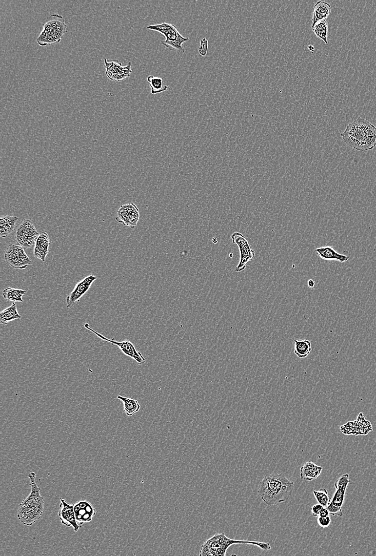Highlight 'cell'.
I'll list each match as a JSON object with an SVG mask.
<instances>
[{"label": "cell", "mask_w": 376, "mask_h": 556, "mask_svg": "<svg viewBox=\"0 0 376 556\" xmlns=\"http://www.w3.org/2000/svg\"><path fill=\"white\" fill-rule=\"evenodd\" d=\"M295 483L284 474H267L260 482L258 494L269 506L287 501L294 490Z\"/></svg>", "instance_id": "6da1fadb"}, {"label": "cell", "mask_w": 376, "mask_h": 556, "mask_svg": "<svg viewBox=\"0 0 376 556\" xmlns=\"http://www.w3.org/2000/svg\"><path fill=\"white\" fill-rule=\"evenodd\" d=\"M30 480L31 492L20 504L18 517L22 524L31 526L40 519L44 512V499L40 488L36 482V474L33 472L28 475Z\"/></svg>", "instance_id": "7a4b0ae2"}, {"label": "cell", "mask_w": 376, "mask_h": 556, "mask_svg": "<svg viewBox=\"0 0 376 556\" xmlns=\"http://www.w3.org/2000/svg\"><path fill=\"white\" fill-rule=\"evenodd\" d=\"M236 544H252L259 547L264 551L271 550L268 543L233 540L228 537L224 533H218L207 540L201 546L200 556H224L228 548Z\"/></svg>", "instance_id": "3957f363"}, {"label": "cell", "mask_w": 376, "mask_h": 556, "mask_svg": "<svg viewBox=\"0 0 376 556\" xmlns=\"http://www.w3.org/2000/svg\"><path fill=\"white\" fill-rule=\"evenodd\" d=\"M372 124L361 117L346 127L340 136L351 148L361 151L368 150L367 137L368 128Z\"/></svg>", "instance_id": "277c9868"}, {"label": "cell", "mask_w": 376, "mask_h": 556, "mask_svg": "<svg viewBox=\"0 0 376 556\" xmlns=\"http://www.w3.org/2000/svg\"><path fill=\"white\" fill-rule=\"evenodd\" d=\"M67 25L62 16L53 14L43 25V30L37 39L40 46L59 43L67 32Z\"/></svg>", "instance_id": "5b68a950"}, {"label": "cell", "mask_w": 376, "mask_h": 556, "mask_svg": "<svg viewBox=\"0 0 376 556\" xmlns=\"http://www.w3.org/2000/svg\"><path fill=\"white\" fill-rule=\"evenodd\" d=\"M84 327L90 331H91L92 333L98 336L101 340L107 341L112 345L117 346L119 348L123 354L132 358L134 361H136L138 364L141 365L146 362V359L142 354V353L139 352L137 350L136 346L134 345L131 341L125 340L119 342L115 340V339H109L92 329L87 323L84 324Z\"/></svg>", "instance_id": "8992f818"}, {"label": "cell", "mask_w": 376, "mask_h": 556, "mask_svg": "<svg viewBox=\"0 0 376 556\" xmlns=\"http://www.w3.org/2000/svg\"><path fill=\"white\" fill-rule=\"evenodd\" d=\"M24 249L18 244L9 245L4 254L8 265L19 269H25L31 265L32 260L26 254Z\"/></svg>", "instance_id": "52a82bcc"}, {"label": "cell", "mask_w": 376, "mask_h": 556, "mask_svg": "<svg viewBox=\"0 0 376 556\" xmlns=\"http://www.w3.org/2000/svg\"><path fill=\"white\" fill-rule=\"evenodd\" d=\"M39 235L35 225L26 218L22 220L15 233L17 243L26 249L31 248L36 244Z\"/></svg>", "instance_id": "ba28073f"}, {"label": "cell", "mask_w": 376, "mask_h": 556, "mask_svg": "<svg viewBox=\"0 0 376 556\" xmlns=\"http://www.w3.org/2000/svg\"><path fill=\"white\" fill-rule=\"evenodd\" d=\"M231 238L233 243L238 246L240 251V261L235 269L236 272H239L244 271L247 264L254 259L255 251L251 248L249 241L242 233H234Z\"/></svg>", "instance_id": "9c48e42d"}, {"label": "cell", "mask_w": 376, "mask_h": 556, "mask_svg": "<svg viewBox=\"0 0 376 556\" xmlns=\"http://www.w3.org/2000/svg\"><path fill=\"white\" fill-rule=\"evenodd\" d=\"M117 213L116 220L118 222L132 228L137 226L139 219V211L136 205L130 203L122 205Z\"/></svg>", "instance_id": "30bf717a"}, {"label": "cell", "mask_w": 376, "mask_h": 556, "mask_svg": "<svg viewBox=\"0 0 376 556\" xmlns=\"http://www.w3.org/2000/svg\"><path fill=\"white\" fill-rule=\"evenodd\" d=\"M97 279V277L91 274L78 283L74 290L66 297L67 308H72L76 303L79 301L81 297L91 288L92 285Z\"/></svg>", "instance_id": "8fae6325"}, {"label": "cell", "mask_w": 376, "mask_h": 556, "mask_svg": "<svg viewBox=\"0 0 376 556\" xmlns=\"http://www.w3.org/2000/svg\"><path fill=\"white\" fill-rule=\"evenodd\" d=\"M106 74L112 81H120L125 78L130 77L131 62L126 67H122L119 61L109 62L104 59Z\"/></svg>", "instance_id": "7c38bea8"}, {"label": "cell", "mask_w": 376, "mask_h": 556, "mask_svg": "<svg viewBox=\"0 0 376 556\" xmlns=\"http://www.w3.org/2000/svg\"><path fill=\"white\" fill-rule=\"evenodd\" d=\"M74 509L77 523L81 527L85 523L92 521L97 514L92 504L86 500H81L74 504Z\"/></svg>", "instance_id": "4fadbf2b"}, {"label": "cell", "mask_w": 376, "mask_h": 556, "mask_svg": "<svg viewBox=\"0 0 376 556\" xmlns=\"http://www.w3.org/2000/svg\"><path fill=\"white\" fill-rule=\"evenodd\" d=\"M59 515L63 525L67 527H72L76 532L80 529L81 526L78 524L76 518L74 504L66 502L63 498H60Z\"/></svg>", "instance_id": "5bb4252c"}, {"label": "cell", "mask_w": 376, "mask_h": 556, "mask_svg": "<svg viewBox=\"0 0 376 556\" xmlns=\"http://www.w3.org/2000/svg\"><path fill=\"white\" fill-rule=\"evenodd\" d=\"M351 480L349 474L340 476L335 484L336 491L330 504L338 507H342L344 503L346 491Z\"/></svg>", "instance_id": "9a60e30c"}, {"label": "cell", "mask_w": 376, "mask_h": 556, "mask_svg": "<svg viewBox=\"0 0 376 556\" xmlns=\"http://www.w3.org/2000/svg\"><path fill=\"white\" fill-rule=\"evenodd\" d=\"M50 244L48 234L46 232H41L37 239L34 248V256L43 262L46 261L49 252Z\"/></svg>", "instance_id": "2e32d148"}, {"label": "cell", "mask_w": 376, "mask_h": 556, "mask_svg": "<svg viewBox=\"0 0 376 556\" xmlns=\"http://www.w3.org/2000/svg\"><path fill=\"white\" fill-rule=\"evenodd\" d=\"M316 251L319 257L325 261L344 263L350 258L349 256L339 253L332 246L322 247L316 249Z\"/></svg>", "instance_id": "e0dca14e"}, {"label": "cell", "mask_w": 376, "mask_h": 556, "mask_svg": "<svg viewBox=\"0 0 376 556\" xmlns=\"http://www.w3.org/2000/svg\"><path fill=\"white\" fill-rule=\"evenodd\" d=\"M323 467L312 462L306 463L300 469L301 479L307 481L316 480L320 475Z\"/></svg>", "instance_id": "ac0fdd59"}, {"label": "cell", "mask_w": 376, "mask_h": 556, "mask_svg": "<svg viewBox=\"0 0 376 556\" xmlns=\"http://www.w3.org/2000/svg\"><path fill=\"white\" fill-rule=\"evenodd\" d=\"M330 13L331 5L329 3L322 1H318L315 5V8H314L312 20V28H313L317 22L323 20H326Z\"/></svg>", "instance_id": "d6986e66"}, {"label": "cell", "mask_w": 376, "mask_h": 556, "mask_svg": "<svg viewBox=\"0 0 376 556\" xmlns=\"http://www.w3.org/2000/svg\"><path fill=\"white\" fill-rule=\"evenodd\" d=\"M19 218L16 216H4L0 218V235L3 238L8 237L14 231Z\"/></svg>", "instance_id": "ffe728a7"}, {"label": "cell", "mask_w": 376, "mask_h": 556, "mask_svg": "<svg viewBox=\"0 0 376 556\" xmlns=\"http://www.w3.org/2000/svg\"><path fill=\"white\" fill-rule=\"evenodd\" d=\"M117 398L123 403V410L128 417L133 416L134 414L138 412L141 409V405L138 401L134 399V398L121 395L118 396Z\"/></svg>", "instance_id": "44dd1931"}, {"label": "cell", "mask_w": 376, "mask_h": 556, "mask_svg": "<svg viewBox=\"0 0 376 556\" xmlns=\"http://www.w3.org/2000/svg\"><path fill=\"white\" fill-rule=\"evenodd\" d=\"M21 318V316L18 311L15 302H13L11 306L5 309L0 313V323L6 325L9 322Z\"/></svg>", "instance_id": "7402d4cb"}, {"label": "cell", "mask_w": 376, "mask_h": 556, "mask_svg": "<svg viewBox=\"0 0 376 556\" xmlns=\"http://www.w3.org/2000/svg\"><path fill=\"white\" fill-rule=\"evenodd\" d=\"M189 41L188 38L183 37L180 33L179 34L176 41H162L161 44L172 51L177 52L178 55H182L185 53V49L182 45L183 43Z\"/></svg>", "instance_id": "603a6c76"}, {"label": "cell", "mask_w": 376, "mask_h": 556, "mask_svg": "<svg viewBox=\"0 0 376 556\" xmlns=\"http://www.w3.org/2000/svg\"><path fill=\"white\" fill-rule=\"evenodd\" d=\"M295 353L299 358H306L312 351V344L308 340H295Z\"/></svg>", "instance_id": "cb8c5ba5"}, {"label": "cell", "mask_w": 376, "mask_h": 556, "mask_svg": "<svg viewBox=\"0 0 376 556\" xmlns=\"http://www.w3.org/2000/svg\"><path fill=\"white\" fill-rule=\"evenodd\" d=\"M312 30L318 39H321L325 44L328 43V23L327 20L317 22L312 28Z\"/></svg>", "instance_id": "d4e9b609"}, {"label": "cell", "mask_w": 376, "mask_h": 556, "mask_svg": "<svg viewBox=\"0 0 376 556\" xmlns=\"http://www.w3.org/2000/svg\"><path fill=\"white\" fill-rule=\"evenodd\" d=\"M26 293L25 290L8 288L4 289L3 296L5 300L13 302H23L22 296Z\"/></svg>", "instance_id": "484cf974"}, {"label": "cell", "mask_w": 376, "mask_h": 556, "mask_svg": "<svg viewBox=\"0 0 376 556\" xmlns=\"http://www.w3.org/2000/svg\"><path fill=\"white\" fill-rule=\"evenodd\" d=\"M147 80L150 83L151 93L153 95L165 92L168 88V86L164 85V81L160 77L151 75L148 77Z\"/></svg>", "instance_id": "4316f807"}, {"label": "cell", "mask_w": 376, "mask_h": 556, "mask_svg": "<svg viewBox=\"0 0 376 556\" xmlns=\"http://www.w3.org/2000/svg\"><path fill=\"white\" fill-rule=\"evenodd\" d=\"M313 494L318 503L321 504L324 508H327L332 501V498L329 495L326 489L314 491Z\"/></svg>", "instance_id": "83f0119b"}, {"label": "cell", "mask_w": 376, "mask_h": 556, "mask_svg": "<svg viewBox=\"0 0 376 556\" xmlns=\"http://www.w3.org/2000/svg\"><path fill=\"white\" fill-rule=\"evenodd\" d=\"M367 144L368 150L373 149L376 145V128L372 124L368 128Z\"/></svg>", "instance_id": "f1b7e54d"}, {"label": "cell", "mask_w": 376, "mask_h": 556, "mask_svg": "<svg viewBox=\"0 0 376 556\" xmlns=\"http://www.w3.org/2000/svg\"><path fill=\"white\" fill-rule=\"evenodd\" d=\"M173 24L164 22L160 24L149 25L147 27V29L157 31L161 33V35H163L164 33L170 30Z\"/></svg>", "instance_id": "f546056e"}, {"label": "cell", "mask_w": 376, "mask_h": 556, "mask_svg": "<svg viewBox=\"0 0 376 556\" xmlns=\"http://www.w3.org/2000/svg\"><path fill=\"white\" fill-rule=\"evenodd\" d=\"M179 33L175 25L173 24L171 29L163 34L166 41H174L178 38Z\"/></svg>", "instance_id": "4dcf8cb0"}, {"label": "cell", "mask_w": 376, "mask_h": 556, "mask_svg": "<svg viewBox=\"0 0 376 556\" xmlns=\"http://www.w3.org/2000/svg\"><path fill=\"white\" fill-rule=\"evenodd\" d=\"M209 48V41L206 38L201 39L200 45L198 48V52L201 56H205Z\"/></svg>", "instance_id": "1f68e13d"}, {"label": "cell", "mask_w": 376, "mask_h": 556, "mask_svg": "<svg viewBox=\"0 0 376 556\" xmlns=\"http://www.w3.org/2000/svg\"><path fill=\"white\" fill-rule=\"evenodd\" d=\"M327 508L330 515L338 516H342L343 515V512H342V507H336L334 505L329 504Z\"/></svg>", "instance_id": "d6a6232c"}, {"label": "cell", "mask_w": 376, "mask_h": 556, "mask_svg": "<svg viewBox=\"0 0 376 556\" xmlns=\"http://www.w3.org/2000/svg\"><path fill=\"white\" fill-rule=\"evenodd\" d=\"M317 523L319 526L322 528H327L329 527L331 524V518L330 515L325 516V517H321V516H318Z\"/></svg>", "instance_id": "836d02e7"}, {"label": "cell", "mask_w": 376, "mask_h": 556, "mask_svg": "<svg viewBox=\"0 0 376 556\" xmlns=\"http://www.w3.org/2000/svg\"><path fill=\"white\" fill-rule=\"evenodd\" d=\"M324 508L320 504H314L311 508L312 514L314 516H318L322 509Z\"/></svg>", "instance_id": "e575fe53"}, {"label": "cell", "mask_w": 376, "mask_h": 556, "mask_svg": "<svg viewBox=\"0 0 376 556\" xmlns=\"http://www.w3.org/2000/svg\"><path fill=\"white\" fill-rule=\"evenodd\" d=\"M330 515V513L329 512V510L327 509V508H323L322 509V510H321V512L320 514H319L318 516H321V517H325V516H329V515Z\"/></svg>", "instance_id": "d590c367"}, {"label": "cell", "mask_w": 376, "mask_h": 556, "mask_svg": "<svg viewBox=\"0 0 376 556\" xmlns=\"http://www.w3.org/2000/svg\"><path fill=\"white\" fill-rule=\"evenodd\" d=\"M308 286L309 288H314V286H315V282H314L313 280L310 279L308 280Z\"/></svg>", "instance_id": "8d00e7d4"}, {"label": "cell", "mask_w": 376, "mask_h": 556, "mask_svg": "<svg viewBox=\"0 0 376 556\" xmlns=\"http://www.w3.org/2000/svg\"><path fill=\"white\" fill-rule=\"evenodd\" d=\"M308 49H309L310 51L312 53H313L314 51V50H315V48H314V47L313 46H312V45H310V46H308Z\"/></svg>", "instance_id": "74e56055"}]
</instances>
